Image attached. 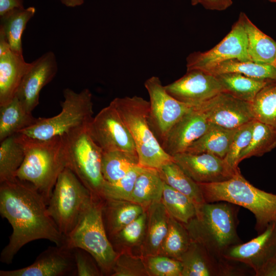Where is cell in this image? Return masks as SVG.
<instances>
[{"label":"cell","mask_w":276,"mask_h":276,"mask_svg":"<svg viewBox=\"0 0 276 276\" xmlns=\"http://www.w3.org/2000/svg\"><path fill=\"white\" fill-rule=\"evenodd\" d=\"M145 262L149 275L181 276L182 264L179 260L161 255L145 257Z\"/></svg>","instance_id":"ab89813d"},{"label":"cell","mask_w":276,"mask_h":276,"mask_svg":"<svg viewBox=\"0 0 276 276\" xmlns=\"http://www.w3.org/2000/svg\"><path fill=\"white\" fill-rule=\"evenodd\" d=\"M139 165L136 153L124 151L103 152L102 170L106 181L113 183Z\"/></svg>","instance_id":"d6a6232c"},{"label":"cell","mask_w":276,"mask_h":276,"mask_svg":"<svg viewBox=\"0 0 276 276\" xmlns=\"http://www.w3.org/2000/svg\"><path fill=\"white\" fill-rule=\"evenodd\" d=\"M57 71L56 56L52 51L31 62L15 96L28 111L32 113L39 104L41 90L53 79Z\"/></svg>","instance_id":"ac0fdd59"},{"label":"cell","mask_w":276,"mask_h":276,"mask_svg":"<svg viewBox=\"0 0 276 276\" xmlns=\"http://www.w3.org/2000/svg\"><path fill=\"white\" fill-rule=\"evenodd\" d=\"M215 76L221 83L223 91L240 100L251 103L257 94L273 81L256 79L234 73Z\"/></svg>","instance_id":"83f0119b"},{"label":"cell","mask_w":276,"mask_h":276,"mask_svg":"<svg viewBox=\"0 0 276 276\" xmlns=\"http://www.w3.org/2000/svg\"><path fill=\"white\" fill-rule=\"evenodd\" d=\"M104 200L103 215L106 217L107 229L111 235L118 233L145 212L143 206L130 201Z\"/></svg>","instance_id":"d4e9b609"},{"label":"cell","mask_w":276,"mask_h":276,"mask_svg":"<svg viewBox=\"0 0 276 276\" xmlns=\"http://www.w3.org/2000/svg\"><path fill=\"white\" fill-rule=\"evenodd\" d=\"M199 4L208 10L222 11L229 7L232 0H200Z\"/></svg>","instance_id":"ee69618b"},{"label":"cell","mask_w":276,"mask_h":276,"mask_svg":"<svg viewBox=\"0 0 276 276\" xmlns=\"http://www.w3.org/2000/svg\"><path fill=\"white\" fill-rule=\"evenodd\" d=\"M191 4L193 6H195L198 4H199L200 0H191Z\"/></svg>","instance_id":"c3c4849f"},{"label":"cell","mask_w":276,"mask_h":276,"mask_svg":"<svg viewBox=\"0 0 276 276\" xmlns=\"http://www.w3.org/2000/svg\"><path fill=\"white\" fill-rule=\"evenodd\" d=\"M63 97L59 113L51 118H38L34 124L18 133L33 139L47 140L88 126L94 118L90 91L85 88L76 93L67 88L63 90Z\"/></svg>","instance_id":"8992f818"},{"label":"cell","mask_w":276,"mask_h":276,"mask_svg":"<svg viewBox=\"0 0 276 276\" xmlns=\"http://www.w3.org/2000/svg\"><path fill=\"white\" fill-rule=\"evenodd\" d=\"M88 126L64 135L67 167L94 197L101 199L106 182L102 170L103 151L91 137Z\"/></svg>","instance_id":"9c48e42d"},{"label":"cell","mask_w":276,"mask_h":276,"mask_svg":"<svg viewBox=\"0 0 276 276\" xmlns=\"http://www.w3.org/2000/svg\"><path fill=\"white\" fill-rule=\"evenodd\" d=\"M143 169L138 165L124 177L113 183L106 181L102 192L103 200L114 199L129 201L136 177Z\"/></svg>","instance_id":"74e56055"},{"label":"cell","mask_w":276,"mask_h":276,"mask_svg":"<svg viewBox=\"0 0 276 276\" xmlns=\"http://www.w3.org/2000/svg\"><path fill=\"white\" fill-rule=\"evenodd\" d=\"M210 124L200 105L194 106L173 127L162 147L171 156L185 152L206 132Z\"/></svg>","instance_id":"d6986e66"},{"label":"cell","mask_w":276,"mask_h":276,"mask_svg":"<svg viewBox=\"0 0 276 276\" xmlns=\"http://www.w3.org/2000/svg\"><path fill=\"white\" fill-rule=\"evenodd\" d=\"M237 129H226L210 124L206 132L192 144L185 152L191 154L208 153L224 158Z\"/></svg>","instance_id":"cb8c5ba5"},{"label":"cell","mask_w":276,"mask_h":276,"mask_svg":"<svg viewBox=\"0 0 276 276\" xmlns=\"http://www.w3.org/2000/svg\"><path fill=\"white\" fill-rule=\"evenodd\" d=\"M161 201L169 215L184 224L196 215V205L191 199L164 182Z\"/></svg>","instance_id":"d590c367"},{"label":"cell","mask_w":276,"mask_h":276,"mask_svg":"<svg viewBox=\"0 0 276 276\" xmlns=\"http://www.w3.org/2000/svg\"><path fill=\"white\" fill-rule=\"evenodd\" d=\"M254 120L237 128L227 153L223 158L234 169H238L240 155L249 144L252 132Z\"/></svg>","instance_id":"f35d334b"},{"label":"cell","mask_w":276,"mask_h":276,"mask_svg":"<svg viewBox=\"0 0 276 276\" xmlns=\"http://www.w3.org/2000/svg\"><path fill=\"white\" fill-rule=\"evenodd\" d=\"M224 257L248 266L255 275L276 276V221L248 242L231 246Z\"/></svg>","instance_id":"8fae6325"},{"label":"cell","mask_w":276,"mask_h":276,"mask_svg":"<svg viewBox=\"0 0 276 276\" xmlns=\"http://www.w3.org/2000/svg\"><path fill=\"white\" fill-rule=\"evenodd\" d=\"M250 60L247 53L246 32L240 17L230 32L214 47L205 52H194L187 58V70L208 71L231 59Z\"/></svg>","instance_id":"4fadbf2b"},{"label":"cell","mask_w":276,"mask_h":276,"mask_svg":"<svg viewBox=\"0 0 276 276\" xmlns=\"http://www.w3.org/2000/svg\"><path fill=\"white\" fill-rule=\"evenodd\" d=\"M35 12V7H29L15 9L0 16V32L4 34L12 51L22 54V35Z\"/></svg>","instance_id":"f1b7e54d"},{"label":"cell","mask_w":276,"mask_h":276,"mask_svg":"<svg viewBox=\"0 0 276 276\" xmlns=\"http://www.w3.org/2000/svg\"><path fill=\"white\" fill-rule=\"evenodd\" d=\"M270 2L276 3V0H268Z\"/></svg>","instance_id":"681fc988"},{"label":"cell","mask_w":276,"mask_h":276,"mask_svg":"<svg viewBox=\"0 0 276 276\" xmlns=\"http://www.w3.org/2000/svg\"><path fill=\"white\" fill-rule=\"evenodd\" d=\"M275 147L276 129L255 119L250 141L241 153L239 163L252 156H262Z\"/></svg>","instance_id":"e575fe53"},{"label":"cell","mask_w":276,"mask_h":276,"mask_svg":"<svg viewBox=\"0 0 276 276\" xmlns=\"http://www.w3.org/2000/svg\"><path fill=\"white\" fill-rule=\"evenodd\" d=\"M10 45L4 34L0 32V55L6 54L11 51Z\"/></svg>","instance_id":"bcb514c9"},{"label":"cell","mask_w":276,"mask_h":276,"mask_svg":"<svg viewBox=\"0 0 276 276\" xmlns=\"http://www.w3.org/2000/svg\"><path fill=\"white\" fill-rule=\"evenodd\" d=\"M94 197L75 174L66 167L60 174L47 204L60 232L67 236L90 206Z\"/></svg>","instance_id":"52a82bcc"},{"label":"cell","mask_w":276,"mask_h":276,"mask_svg":"<svg viewBox=\"0 0 276 276\" xmlns=\"http://www.w3.org/2000/svg\"><path fill=\"white\" fill-rule=\"evenodd\" d=\"M110 103L118 112L133 140L139 165L158 170L174 160L173 156L163 149L151 129L149 101L134 96L116 98Z\"/></svg>","instance_id":"5b68a950"},{"label":"cell","mask_w":276,"mask_h":276,"mask_svg":"<svg viewBox=\"0 0 276 276\" xmlns=\"http://www.w3.org/2000/svg\"><path fill=\"white\" fill-rule=\"evenodd\" d=\"M192 239L185 224L169 215L168 230L159 255L180 260Z\"/></svg>","instance_id":"836d02e7"},{"label":"cell","mask_w":276,"mask_h":276,"mask_svg":"<svg viewBox=\"0 0 276 276\" xmlns=\"http://www.w3.org/2000/svg\"><path fill=\"white\" fill-rule=\"evenodd\" d=\"M274 65L275 67H276V60H275V62Z\"/></svg>","instance_id":"f907efd6"},{"label":"cell","mask_w":276,"mask_h":276,"mask_svg":"<svg viewBox=\"0 0 276 276\" xmlns=\"http://www.w3.org/2000/svg\"><path fill=\"white\" fill-rule=\"evenodd\" d=\"M38 119L15 97L8 104L0 106V142L33 125Z\"/></svg>","instance_id":"484cf974"},{"label":"cell","mask_w":276,"mask_h":276,"mask_svg":"<svg viewBox=\"0 0 276 276\" xmlns=\"http://www.w3.org/2000/svg\"><path fill=\"white\" fill-rule=\"evenodd\" d=\"M198 185L205 202L225 201L249 210L255 215L259 234L276 221V195L252 186L240 170L229 179Z\"/></svg>","instance_id":"277c9868"},{"label":"cell","mask_w":276,"mask_h":276,"mask_svg":"<svg viewBox=\"0 0 276 276\" xmlns=\"http://www.w3.org/2000/svg\"><path fill=\"white\" fill-rule=\"evenodd\" d=\"M147 223V213L144 212L136 219L123 228L114 236L119 242L128 245H135L144 238Z\"/></svg>","instance_id":"b9f144b4"},{"label":"cell","mask_w":276,"mask_h":276,"mask_svg":"<svg viewBox=\"0 0 276 276\" xmlns=\"http://www.w3.org/2000/svg\"><path fill=\"white\" fill-rule=\"evenodd\" d=\"M251 104L255 119L276 129V82L264 87Z\"/></svg>","instance_id":"8d00e7d4"},{"label":"cell","mask_w":276,"mask_h":276,"mask_svg":"<svg viewBox=\"0 0 276 276\" xmlns=\"http://www.w3.org/2000/svg\"><path fill=\"white\" fill-rule=\"evenodd\" d=\"M111 275L143 276L149 274L142 258L122 253L118 256Z\"/></svg>","instance_id":"60d3db41"},{"label":"cell","mask_w":276,"mask_h":276,"mask_svg":"<svg viewBox=\"0 0 276 276\" xmlns=\"http://www.w3.org/2000/svg\"><path fill=\"white\" fill-rule=\"evenodd\" d=\"M31 65L25 61L23 54L12 50L0 55V106L8 104L15 97Z\"/></svg>","instance_id":"44dd1931"},{"label":"cell","mask_w":276,"mask_h":276,"mask_svg":"<svg viewBox=\"0 0 276 276\" xmlns=\"http://www.w3.org/2000/svg\"><path fill=\"white\" fill-rule=\"evenodd\" d=\"M76 273L73 248L65 245L49 246L27 267L0 271V276H71Z\"/></svg>","instance_id":"9a60e30c"},{"label":"cell","mask_w":276,"mask_h":276,"mask_svg":"<svg viewBox=\"0 0 276 276\" xmlns=\"http://www.w3.org/2000/svg\"><path fill=\"white\" fill-rule=\"evenodd\" d=\"M103 204L101 199L94 197L78 224L66 236L64 245L71 248L85 250L95 259L102 274H111L119 254L108 238L103 217Z\"/></svg>","instance_id":"ba28073f"},{"label":"cell","mask_w":276,"mask_h":276,"mask_svg":"<svg viewBox=\"0 0 276 276\" xmlns=\"http://www.w3.org/2000/svg\"><path fill=\"white\" fill-rule=\"evenodd\" d=\"M213 75L223 73H238L256 79L276 82V67L273 64H263L250 60L231 59L205 71Z\"/></svg>","instance_id":"1f68e13d"},{"label":"cell","mask_w":276,"mask_h":276,"mask_svg":"<svg viewBox=\"0 0 276 276\" xmlns=\"http://www.w3.org/2000/svg\"><path fill=\"white\" fill-rule=\"evenodd\" d=\"M62 4L69 7H75L81 5L84 0H59Z\"/></svg>","instance_id":"7dc6e473"},{"label":"cell","mask_w":276,"mask_h":276,"mask_svg":"<svg viewBox=\"0 0 276 276\" xmlns=\"http://www.w3.org/2000/svg\"><path fill=\"white\" fill-rule=\"evenodd\" d=\"M24 8L23 0H0V16L13 9Z\"/></svg>","instance_id":"f6af8a7d"},{"label":"cell","mask_w":276,"mask_h":276,"mask_svg":"<svg viewBox=\"0 0 276 276\" xmlns=\"http://www.w3.org/2000/svg\"><path fill=\"white\" fill-rule=\"evenodd\" d=\"M0 142V182H2L15 177L24 160L25 151L18 133Z\"/></svg>","instance_id":"4dcf8cb0"},{"label":"cell","mask_w":276,"mask_h":276,"mask_svg":"<svg viewBox=\"0 0 276 276\" xmlns=\"http://www.w3.org/2000/svg\"><path fill=\"white\" fill-rule=\"evenodd\" d=\"M88 130L103 152L119 151L137 154L129 131L110 103L93 118Z\"/></svg>","instance_id":"7c38bea8"},{"label":"cell","mask_w":276,"mask_h":276,"mask_svg":"<svg viewBox=\"0 0 276 276\" xmlns=\"http://www.w3.org/2000/svg\"><path fill=\"white\" fill-rule=\"evenodd\" d=\"M73 250L76 276H98L102 274L97 262L90 254L79 248H74Z\"/></svg>","instance_id":"7bdbcfd3"},{"label":"cell","mask_w":276,"mask_h":276,"mask_svg":"<svg viewBox=\"0 0 276 276\" xmlns=\"http://www.w3.org/2000/svg\"><path fill=\"white\" fill-rule=\"evenodd\" d=\"M144 86L149 96V124L161 146L175 124L194 106L169 94L157 76L147 79Z\"/></svg>","instance_id":"30bf717a"},{"label":"cell","mask_w":276,"mask_h":276,"mask_svg":"<svg viewBox=\"0 0 276 276\" xmlns=\"http://www.w3.org/2000/svg\"><path fill=\"white\" fill-rule=\"evenodd\" d=\"M164 188L163 181L156 169H143L136 177L129 201L139 204L144 208L152 203L160 201Z\"/></svg>","instance_id":"4316f807"},{"label":"cell","mask_w":276,"mask_h":276,"mask_svg":"<svg viewBox=\"0 0 276 276\" xmlns=\"http://www.w3.org/2000/svg\"><path fill=\"white\" fill-rule=\"evenodd\" d=\"M227 260L216 258L201 245L192 241L180 260L182 267L181 276L232 275L234 270L225 262Z\"/></svg>","instance_id":"ffe728a7"},{"label":"cell","mask_w":276,"mask_h":276,"mask_svg":"<svg viewBox=\"0 0 276 276\" xmlns=\"http://www.w3.org/2000/svg\"><path fill=\"white\" fill-rule=\"evenodd\" d=\"M145 237L142 246L143 257L159 255L168 230L169 215L162 201L148 208Z\"/></svg>","instance_id":"7402d4cb"},{"label":"cell","mask_w":276,"mask_h":276,"mask_svg":"<svg viewBox=\"0 0 276 276\" xmlns=\"http://www.w3.org/2000/svg\"><path fill=\"white\" fill-rule=\"evenodd\" d=\"M215 202H205L198 206L195 216L185 225L192 241L225 260L226 251L241 243L237 232V212L233 204Z\"/></svg>","instance_id":"3957f363"},{"label":"cell","mask_w":276,"mask_h":276,"mask_svg":"<svg viewBox=\"0 0 276 276\" xmlns=\"http://www.w3.org/2000/svg\"><path fill=\"white\" fill-rule=\"evenodd\" d=\"M172 156L182 170L198 183L224 181L240 170L234 169L223 158L211 153L182 152Z\"/></svg>","instance_id":"e0dca14e"},{"label":"cell","mask_w":276,"mask_h":276,"mask_svg":"<svg viewBox=\"0 0 276 276\" xmlns=\"http://www.w3.org/2000/svg\"><path fill=\"white\" fill-rule=\"evenodd\" d=\"M17 133L25 156L15 177L32 185L48 204L60 174L67 167L64 136L39 140Z\"/></svg>","instance_id":"7a4b0ae2"},{"label":"cell","mask_w":276,"mask_h":276,"mask_svg":"<svg viewBox=\"0 0 276 276\" xmlns=\"http://www.w3.org/2000/svg\"><path fill=\"white\" fill-rule=\"evenodd\" d=\"M0 214L13 229L1 252L3 263H11L21 247L36 240H48L57 245L65 244L66 237L49 215L46 201L27 181L15 177L0 182Z\"/></svg>","instance_id":"6da1fadb"},{"label":"cell","mask_w":276,"mask_h":276,"mask_svg":"<svg viewBox=\"0 0 276 276\" xmlns=\"http://www.w3.org/2000/svg\"><path fill=\"white\" fill-rule=\"evenodd\" d=\"M157 170L166 184L188 197L196 208L205 202L198 183L190 178L174 160Z\"/></svg>","instance_id":"f546056e"},{"label":"cell","mask_w":276,"mask_h":276,"mask_svg":"<svg viewBox=\"0 0 276 276\" xmlns=\"http://www.w3.org/2000/svg\"><path fill=\"white\" fill-rule=\"evenodd\" d=\"M239 17L246 32L249 60L274 65L276 60V41L260 30L244 12H241Z\"/></svg>","instance_id":"603a6c76"},{"label":"cell","mask_w":276,"mask_h":276,"mask_svg":"<svg viewBox=\"0 0 276 276\" xmlns=\"http://www.w3.org/2000/svg\"><path fill=\"white\" fill-rule=\"evenodd\" d=\"M165 87L176 100L193 106L200 105L223 92L215 76L198 69L187 70L182 77Z\"/></svg>","instance_id":"5bb4252c"},{"label":"cell","mask_w":276,"mask_h":276,"mask_svg":"<svg viewBox=\"0 0 276 276\" xmlns=\"http://www.w3.org/2000/svg\"><path fill=\"white\" fill-rule=\"evenodd\" d=\"M210 124L237 129L254 120L251 104L221 92L200 105Z\"/></svg>","instance_id":"2e32d148"}]
</instances>
